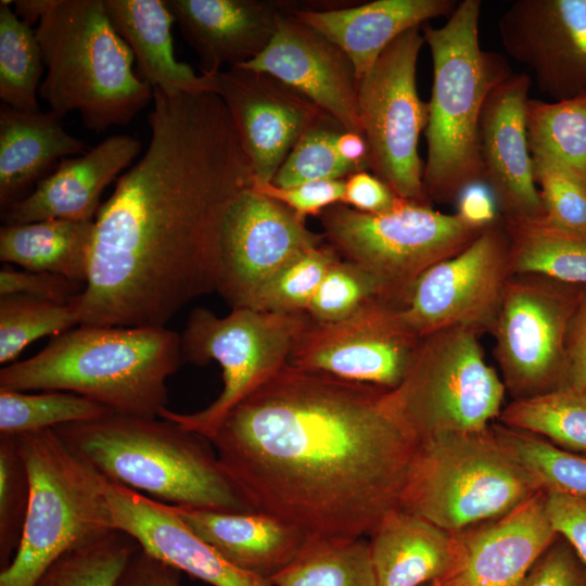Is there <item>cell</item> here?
<instances>
[{
	"mask_svg": "<svg viewBox=\"0 0 586 586\" xmlns=\"http://www.w3.org/2000/svg\"><path fill=\"white\" fill-rule=\"evenodd\" d=\"M308 322L306 314L234 308L218 317L208 308H194L180 334L182 361L199 366L216 361L224 386L202 410L178 413L165 408L158 417L208 440L232 407L289 364L293 344Z\"/></svg>",
	"mask_w": 586,
	"mask_h": 586,
	"instance_id": "cell-11",
	"label": "cell"
},
{
	"mask_svg": "<svg viewBox=\"0 0 586 586\" xmlns=\"http://www.w3.org/2000/svg\"><path fill=\"white\" fill-rule=\"evenodd\" d=\"M344 130L329 114L320 115L293 146L271 182L291 187L316 180L345 179L356 173L336 153L335 142Z\"/></svg>",
	"mask_w": 586,
	"mask_h": 586,
	"instance_id": "cell-41",
	"label": "cell"
},
{
	"mask_svg": "<svg viewBox=\"0 0 586 586\" xmlns=\"http://www.w3.org/2000/svg\"><path fill=\"white\" fill-rule=\"evenodd\" d=\"M531 81L525 73L508 74L489 90L480 117L482 182L492 191L502 219L545 216L526 136Z\"/></svg>",
	"mask_w": 586,
	"mask_h": 586,
	"instance_id": "cell-20",
	"label": "cell"
},
{
	"mask_svg": "<svg viewBox=\"0 0 586 586\" xmlns=\"http://www.w3.org/2000/svg\"><path fill=\"white\" fill-rule=\"evenodd\" d=\"M421 586H442V585H440L437 582L434 581V582L425 583V584H423Z\"/></svg>",
	"mask_w": 586,
	"mask_h": 586,
	"instance_id": "cell-55",
	"label": "cell"
},
{
	"mask_svg": "<svg viewBox=\"0 0 586 586\" xmlns=\"http://www.w3.org/2000/svg\"><path fill=\"white\" fill-rule=\"evenodd\" d=\"M84 289L85 284L51 272L17 270L8 264L0 270L1 296L25 295L69 305Z\"/></svg>",
	"mask_w": 586,
	"mask_h": 586,
	"instance_id": "cell-45",
	"label": "cell"
},
{
	"mask_svg": "<svg viewBox=\"0 0 586 586\" xmlns=\"http://www.w3.org/2000/svg\"><path fill=\"white\" fill-rule=\"evenodd\" d=\"M340 258L328 243L284 265L255 294L247 308L277 314H305L329 267Z\"/></svg>",
	"mask_w": 586,
	"mask_h": 586,
	"instance_id": "cell-40",
	"label": "cell"
},
{
	"mask_svg": "<svg viewBox=\"0 0 586 586\" xmlns=\"http://www.w3.org/2000/svg\"><path fill=\"white\" fill-rule=\"evenodd\" d=\"M269 579L275 586H377L362 537H306L292 562Z\"/></svg>",
	"mask_w": 586,
	"mask_h": 586,
	"instance_id": "cell-33",
	"label": "cell"
},
{
	"mask_svg": "<svg viewBox=\"0 0 586 586\" xmlns=\"http://www.w3.org/2000/svg\"><path fill=\"white\" fill-rule=\"evenodd\" d=\"M402 200L386 183L367 170L353 173L344 179L341 203L356 211L380 214L394 208Z\"/></svg>",
	"mask_w": 586,
	"mask_h": 586,
	"instance_id": "cell-49",
	"label": "cell"
},
{
	"mask_svg": "<svg viewBox=\"0 0 586 586\" xmlns=\"http://www.w3.org/2000/svg\"><path fill=\"white\" fill-rule=\"evenodd\" d=\"M532 161L545 216L562 227L586 232V188L561 168L544 161Z\"/></svg>",
	"mask_w": 586,
	"mask_h": 586,
	"instance_id": "cell-44",
	"label": "cell"
},
{
	"mask_svg": "<svg viewBox=\"0 0 586 586\" xmlns=\"http://www.w3.org/2000/svg\"><path fill=\"white\" fill-rule=\"evenodd\" d=\"M94 220L47 219L0 228V260L86 284Z\"/></svg>",
	"mask_w": 586,
	"mask_h": 586,
	"instance_id": "cell-30",
	"label": "cell"
},
{
	"mask_svg": "<svg viewBox=\"0 0 586 586\" xmlns=\"http://www.w3.org/2000/svg\"><path fill=\"white\" fill-rule=\"evenodd\" d=\"M545 493L547 513L555 531L573 547L586 566V499Z\"/></svg>",
	"mask_w": 586,
	"mask_h": 586,
	"instance_id": "cell-48",
	"label": "cell"
},
{
	"mask_svg": "<svg viewBox=\"0 0 586 586\" xmlns=\"http://www.w3.org/2000/svg\"><path fill=\"white\" fill-rule=\"evenodd\" d=\"M386 392L286 365L208 441L254 511L307 537H364L398 508L419 445Z\"/></svg>",
	"mask_w": 586,
	"mask_h": 586,
	"instance_id": "cell-2",
	"label": "cell"
},
{
	"mask_svg": "<svg viewBox=\"0 0 586 586\" xmlns=\"http://www.w3.org/2000/svg\"><path fill=\"white\" fill-rule=\"evenodd\" d=\"M456 550L442 586H521L559 538L539 491L507 513L454 532Z\"/></svg>",
	"mask_w": 586,
	"mask_h": 586,
	"instance_id": "cell-19",
	"label": "cell"
},
{
	"mask_svg": "<svg viewBox=\"0 0 586 586\" xmlns=\"http://www.w3.org/2000/svg\"><path fill=\"white\" fill-rule=\"evenodd\" d=\"M456 202V214L471 226L486 228L500 218L496 200L483 182L467 187Z\"/></svg>",
	"mask_w": 586,
	"mask_h": 586,
	"instance_id": "cell-52",
	"label": "cell"
},
{
	"mask_svg": "<svg viewBox=\"0 0 586 586\" xmlns=\"http://www.w3.org/2000/svg\"><path fill=\"white\" fill-rule=\"evenodd\" d=\"M79 324L75 307L25 295L0 297V362L13 364L33 342Z\"/></svg>",
	"mask_w": 586,
	"mask_h": 586,
	"instance_id": "cell-39",
	"label": "cell"
},
{
	"mask_svg": "<svg viewBox=\"0 0 586 586\" xmlns=\"http://www.w3.org/2000/svg\"><path fill=\"white\" fill-rule=\"evenodd\" d=\"M489 431L501 449L545 492L586 499V453L561 448L539 435L502 423H492Z\"/></svg>",
	"mask_w": 586,
	"mask_h": 586,
	"instance_id": "cell-35",
	"label": "cell"
},
{
	"mask_svg": "<svg viewBox=\"0 0 586 586\" xmlns=\"http://www.w3.org/2000/svg\"><path fill=\"white\" fill-rule=\"evenodd\" d=\"M110 482L170 506L254 511L211 442L177 422L112 411L53 429Z\"/></svg>",
	"mask_w": 586,
	"mask_h": 586,
	"instance_id": "cell-4",
	"label": "cell"
},
{
	"mask_svg": "<svg viewBox=\"0 0 586 586\" xmlns=\"http://www.w3.org/2000/svg\"><path fill=\"white\" fill-rule=\"evenodd\" d=\"M252 188L295 212L298 216H318L328 207L341 203L344 179L316 180L291 187H278L271 181L254 179Z\"/></svg>",
	"mask_w": 586,
	"mask_h": 586,
	"instance_id": "cell-46",
	"label": "cell"
},
{
	"mask_svg": "<svg viewBox=\"0 0 586 586\" xmlns=\"http://www.w3.org/2000/svg\"><path fill=\"white\" fill-rule=\"evenodd\" d=\"M305 218L253 188L230 206L221 230L216 292L234 308H247L284 265L323 244Z\"/></svg>",
	"mask_w": 586,
	"mask_h": 586,
	"instance_id": "cell-16",
	"label": "cell"
},
{
	"mask_svg": "<svg viewBox=\"0 0 586 586\" xmlns=\"http://www.w3.org/2000/svg\"><path fill=\"white\" fill-rule=\"evenodd\" d=\"M35 33L47 68L38 94L62 118L78 112L102 132L128 125L153 100L103 0H49Z\"/></svg>",
	"mask_w": 586,
	"mask_h": 586,
	"instance_id": "cell-5",
	"label": "cell"
},
{
	"mask_svg": "<svg viewBox=\"0 0 586 586\" xmlns=\"http://www.w3.org/2000/svg\"><path fill=\"white\" fill-rule=\"evenodd\" d=\"M152 101L148 148L94 219L88 279L72 303L81 326L166 327L216 292L226 215L255 179L218 94L153 89Z\"/></svg>",
	"mask_w": 586,
	"mask_h": 586,
	"instance_id": "cell-1",
	"label": "cell"
},
{
	"mask_svg": "<svg viewBox=\"0 0 586 586\" xmlns=\"http://www.w3.org/2000/svg\"><path fill=\"white\" fill-rule=\"evenodd\" d=\"M180 573L139 547L115 586H181Z\"/></svg>",
	"mask_w": 586,
	"mask_h": 586,
	"instance_id": "cell-50",
	"label": "cell"
},
{
	"mask_svg": "<svg viewBox=\"0 0 586 586\" xmlns=\"http://www.w3.org/2000/svg\"><path fill=\"white\" fill-rule=\"evenodd\" d=\"M566 354L569 360L568 385L586 387V285L570 322Z\"/></svg>",
	"mask_w": 586,
	"mask_h": 586,
	"instance_id": "cell-51",
	"label": "cell"
},
{
	"mask_svg": "<svg viewBox=\"0 0 586 586\" xmlns=\"http://www.w3.org/2000/svg\"><path fill=\"white\" fill-rule=\"evenodd\" d=\"M539 491L488 426L419 441L398 508L458 532L507 513Z\"/></svg>",
	"mask_w": 586,
	"mask_h": 586,
	"instance_id": "cell-8",
	"label": "cell"
},
{
	"mask_svg": "<svg viewBox=\"0 0 586 586\" xmlns=\"http://www.w3.org/2000/svg\"><path fill=\"white\" fill-rule=\"evenodd\" d=\"M502 222L512 275L586 285V232L557 225L546 216Z\"/></svg>",
	"mask_w": 586,
	"mask_h": 586,
	"instance_id": "cell-31",
	"label": "cell"
},
{
	"mask_svg": "<svg viewBox=\"0 0 586 586\" xmlns=\"http://www.w3.org/2000/svg\"><path fill=\"white\" fill-rule=\"evenodd\" d=\"M115 31L132 52L137 75L166 94L209 90L206 77L176 59L174 15L165 0H103Z\"/></svg>",
	"mask_w": 586,
	"mask_h": 586,
	"instance_id": "cell-29",
	"label": "cell"
},
{
	"mask_svg": "<svg viewBox=\"0 0 586 586\" xmlns=\"http://www.w3.org/2000/svg\"><path fill=\"white\" fill-rule=\"evenodd\" d=\"M419 340L395 305L375 300L336 322L309 319L288 365L391 391L404 379Z\"/></svg>",
	"mask_w": 586,
	"mask_h": 586,
	"instance_id": "cell-15",
	"label": "cell"
},
{
	"mask_svg": "<svg viewBox=\"0 0 586 586\" xmlns=\"http://www.w3.org/2000/svg\"><path fill=\"white\" fill-rule=\"evenodd\" d=\"M0 1V99L20 111L38 112L37 92L44 63L36 33Z\"/></svg>",
	"mask_w": 586,
	"mask_h": 586,
	"instance_id": "cell-36",
	"label": "cell"
},
{
	"mask_svg": "<svg viewBox=\"0 0 586 586\" xmlns=\"http://www.w3.org/2000/svg\"><path fill=\"white\" fill-rule=\"evenodd\" d=\"M243 67L266 73L300 92L347 131L362 133L358 79L347 54L293 12L279 22L267 48Z\"/></svg>",
	"mask_w": 586,
	"mask_h": 586,
	"instance_id": "cell-21",
	"label": "cell"
},
{
	"mask_svg": "<svg viewBox=\"0 0 586 586\" xmlns=\"http://www.w3.org/2000/svg\"><path fill=\"white\" fill-rule=\"evenodd\" d=\"M319 219L327 243L341 258L371 272L397 308L425 270L464 250L487 228L404 199L380 214L337 203Z\"/></svg>",
	"mask_w": 586,
	"mask_h": 586,
	"instance_id": "cell-10",
	"label": "cell"
},
{
	"mask_svg": "<svg viewBox=\"0 0 586 586\" xmlns=\"http://www.w3.org/2000/svg\"><path fill=\"white\" fill-rule=\"evenodd\" d=\"M457 0H375L332 10L301 9L293 15L337 44L352 61L357 79L403 33L446 16Z\"/></svg>",
	"mask_w": 586,
	"mask_h": 586,
	"instance_id": "cell-25",
	"label": "cell"
},
{
	"mask_svg": "<svg viewBox=\"0 0 586 586\" xmlns=\"http://www.w3.org/2000/svg\"><path fill=\"white\" fill-rule=\"evenodd\" d=\"M25 461L29 505L23 536L0 586H34L61 555L113 530L109 481L53 429L15 435Z\"/></svg>",
	"mask_w": 586,
	"mask_h": 586,
	"instance_id": "cell-7",
	"label": "cell"
},
{
	"mask_svg": "<svg viewBox=\"0 0 586 586\" xmlns=\"http://www.w3.org/2000/svg\"><path fill=\"white\" fill-rule=\"evenodd\" d=\"M369 535L377 586H421L438 581L454 561L455 533L402 508L386 512Z\"/></svg>",
	"mask_w": 586,
	"mask_h": 586,
	"instance_id": "cell-28",
	"label": "cell"
},
{
	"mask_svg": "<svg viewBox=\"0 0 586 586\" xmlns=\"http://www.w3.org/2000/svg\"><path fill=\"white\" fill-rule=\"evenodd\" d=\"M584 286L537 275L510 278L491 333L513 400L568 385L566 339Z\"/></svg>",
	"mask_w": 586,
	"mask_h": 586,
	"instance_id": "cell-13",
	"label": "cell"
},
{
	"mask_svg": "<svg viewBox=\"0 0 586 586\" xmlns=\"http://www.w3.org/2000/svg\"><path fill=\"white\" fill-rule=\"evenodd\" d=\"M481 7L480 0H462L443 26L422 25L433 65L423 168L432 204L454 202L467 187L482 182V107L492 87L512 72L505 58L481 47Z\"/></svg>",
	"mask_w": 586,
	"mask_h": 586,
	"instance_id": "cell-6",
	"label": "cell"
},
{
	"mask_svg": "<svg viewBox=\"0 0 586 586\" xmlns=\"http://www.w3.org/2000/svg\"><path fill=\"white\" fill-rule=\"evenodd\" d=\"M180 334L166 327L77 326L39 353L0 370V387L64 391L115 412L158 417L166 380L182 364Z\"/></svg>",
	"mask_w": 586,
	"mask_h": 586,
	"instance_id": "cell-3",
	"label": "cell"
},
{
	"mask_svg": "<svg viewBox=\"0 0 586 586\" xmlns=\"http://www.w3.org/2000/svg\"><path fill=\"white\" fill-rule=\"evenodd\" d=\"M30 486L15 436L0 435V568L16 553L25 526Z\"/></svg>",
	"mask_w": 586,
	"mask_h": 586,
	"instance_id": "cell-43",
	"label": "cell"
},
{
	"mask_svg": "<svg viewBox=\"0 0 586 586\" xmlns=\"http://www.w3.org/2000/svg\"><path fill=\"white\" fill-rule=\"evenodd\" d=\"M49 0H17L13 1L16 15L28 26L39 23L48 7Z\"/></svg>",
	"mask_w": 586,
	"mask_h": 586,
	"instance_id": "cell-54",
	"label": "cell"
},
{
	"mask_svg": "<svg viewBox=\"0 0 586 586\" xmlns=\"http://www.w3.org/2000/svg\"><path fill=\"white\" fill-rule=\"evenodd\" d=\"M512 276L500 217L464 250L425 270L398 307L400 317L418 337L457 327L491 333Z\"/></svg>",
	"mask_w": 586,
	"mask_h": 586,
	"instance_id": "cell-14",
	"label": "cell"
},
{
	"mask_svg": "<svg viewBox=\"0 0 586 586\" xmlns=\"http://www.w3.org/2000/svg\"><path fill=\"white\" fill-rule=\"evenodd\" d=\"M113 410L109 407L64 391L31 394L0 387V435L26 432L101 418Z\"/></svg>",
	"mask_w": 586,
	"mask_h": 586,
	"instance_id": "cell-38",
	"label": "cell"
},
{
	"mask_svg": "<svg viewBox=\"0 0 586 586\" xmlns=\"http://www.w3.org/2000/svg\"><path fill=\"white\" fill-rule=\"evenodd\" d=\"M425 43L422 26L392 41L358 80V113L369 149V169L405 200L432 205L423 186L418 143L429 104L417 89V61Z\"/></svg>",
	"mask_w": 586,
	"mask_h": 586,
	"instance_id": "cell-12",
	"label": "cell"
},
{
	"mask_svg": "<svg viewBox=\"0 0 586 586\" xmlns=\"http://www.w3.org/2000/svg\"><path fill=\"white\" fill-rule=\"evenodd\" d=\"M521 586H586V566L561 536L546 550Z\"/></svg>",
	"mask_w": 586,
	"mask_h": 586,
	"instance_id": "cell-47",
	"label": "cell"
},
{
	"mask_svg": "<svg viewBox=\"0 0 586 586\" xmlns=\"http://www.w3.org/2000/svg\"><path fill=\"white\" fill-rule=\"evenodd\" d=\"M168 506L231 563L268 579L292 562L307 537L290 523L262 511Z\"/></svg>",
	"mask_w": 586,
	"mask_h": 586,
	"instance_id": "cell-26",
	"label": "cell"
},
{
	"mask_svg": "<svg viewBox=\"0 0 586 586\" xmlns=\"http://www.w3.org/2000/svg\"><path fill=\"white\" fill-rule=\"evenodd\" d=\"M375 300L386 301L379 280L359 265L340 257L327 270L305 314L314 322H336Z\"/></svg>",
	"mask_w": 586,
	"mask_h": 586,
	"instance_id": "cell-42",
	"label": "cell"
},
{
	"mask_svg": "<svg viewBox=\"0 0 586 586\" xmlns=\"http://www.w3.org/2000/svg\"><path fill=\"white\" fill-rule=\"evenodd\" d=\"M203 76L227 106L256 180L271 181L293 146L324 113L266 73L231 67Z\"/></svg>",
	"mask_w": 586,
	"mask_h": 586,
	"instance_id": "cell-17",
	"label": "cell"
},
{
	"mask_svg": "<svg viewBox=\"0 0 586 586\" xmlns=\"http://www.w3.org/2000/svg\"><path fill=\"white\" fill-rule=\"evenodd\" d=\"M181 34L200 61L201 75L224 65L238 67L270 43L279 22L301 9L319 10L311 1L165 0Z\"/></svg>",
	"mask_w": 586,
	"mask_h": 586,
	"instance_id": "cell-22",
	"label": "cell"
},
{
	"mask_svg": "<svg viewBox=\"0 0 586 586\" xmlns=\"http://www.w3.org/2000/svg\"><path fill=\"white\" fill-rule=\"evenodd\" d=\"M340 158L355 171L369 169V149L362 133L342 131L335 142Z\"/></svg>",
	"mask_w": 586,
	"mask_h": 586,
	"instance_id": "cell-53",
	"label": "cell"
},
{
	"mask_svg": "<svg viewBox=\"0 0 586 586\" xmlns=\"http://www.w3.org/2000/svg\"><path fill=\"white\" fill-rule=\"evenodd\" d=\"M525 122L532 158L561 168L586 188V92L561 101L528 99Z\"/></svg>",
	"mask_w": 586,
	"mask_h": 586,
	"instance_id": "cell-32",
	"label": "cell"
},
{
	"mask_svg": "<svg viewBox=\"0 0 586 586\" xmlns=\"http://www.w3.org/2000/svg\"><path fill=\"white\" fill-rule=\"evenodd\" d=\"M139 547L130 535L113 530L61 555L34 586H115Z\"/></svg>",
	"mask_w": 586,
	"mask_h": 586,
	"instance_id": "cell-37",
	"label": "cell"
},
{
	"mask_svg": "<svg viewBox=\"0 0 586 586\" xmlns=\"http://www.w3.org/2000/svg\"><path fill=\"white\" fill-rule=\"evenodd\" d=\"M499 420L561 448L586 453V387L566 385L542 395L514 399L502 408Z\"/></svg>",
	"mask_w": 586,
	"mask_h": 586,
	"instance_id": "cell-34",
	"label": "cell"
},
{
	"mask_svg": "<svg viewBox=\"0 0 586 586\" xmlns=\"http://www.w3.org/2000/svg\"><path fill=\"white\" fill-rule=\"evenodd\" d=\"M106 495L115 530L127 533L144 551L178 571L212 586H275L222 557L168 505L110 481Z\"/></svg>",
	"mask_w": 586,
	"mask_h": 586,
	"instance_id": "cell-23",
	"label": "cell"
},
{
	"mask_svg": "<svg viewBox=\"0 0 586 586\" xmlns=\"http://www.w3.org/2000/svg\"><path fill=\"white\" fill-rule=\"evenodd\" d=\"M498 33L506 52L552 101L586 92V0H517Z\"/></svg>",
	"mask_w": 586,
	"mask_h": 586,
	"instance_id": "cell-18",
	"label": "cell"
},
{
	"mask_svg": "<svg viewBox=\"0 0 586 586\" xmlns=\"http://www.w3.org/2000/svg\"><path fill=\"white\" fill-rule=\"evenodd\" d=\"M140 151L137 138L115 135L80 156L63 158L31 192L1 211L3 225L47 219L94 220L102 192Z\"/></svg>",
	"mask_w": 586,
	"mask_h": 586,
	"instance_id": "cell-24",
	"label": "cell"
},
{
	"mask_svg": "<svg viewBox=\"0 0 586 586\" xmlns=\"http://www.w3.org/2000/svg\"><path fill=\"white\" fill-rule=\"evenodd\" d=\"M480 333L443 329L420 337L391 409L421 441L451 432H482L502 410L506 387L486 364Z\"/></svg>",
	"mask_w": 586,
	"mask_h": 586,
	"instance_id": "cell-9",
	"label": "cell"
},
{
	"mask_svg": "<svg viewBox=\"0 0 586 586\" xmlns=\"http://www.w3.org/2000/svg\"><path fill=\"white\" fill-rule=\"evenodd\" d=\"M53 111L26 112L0 107V207L22 200L52 166L86 153V144L69 135Z\"/></svg>",
	"mask_w": 586,
	"mask_h": 586,
	"instance_id": "cell-27",
	"label": "cell"
}]
</instances>
